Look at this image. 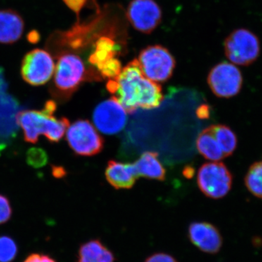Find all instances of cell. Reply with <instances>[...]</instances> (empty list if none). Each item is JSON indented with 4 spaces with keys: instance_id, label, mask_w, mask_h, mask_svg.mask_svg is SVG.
<instances>
[{
    "instance_id": "6da1fadb",
    "label": "cell",
    "mask_w": 262,
    "mask_h": 262,
    "mask_svg": "<svg viewBox=\"0 0 262 262\" xmlns=\"http://www.w3.org/2000/svg\"><path fill=\"white\" fill-rule=\"evenodd\" d=\"M106 89L129 114L158 107L163 99L161 86L144 76L138 59L127 63L116 78L108 80Z\"/></svg>"
},
{
    "instance_id": "7a4b0ae2",
    "label": "cell",
    "mask_w": 262,
    "mask_h": 262,
    "mask_svg": "<svg viewBox=\"0 0 262 262\" xmlns=\"http://www.w3.org/2000/svg\"><path fill=\"white\" fill-rule=\"evenodd\" d=\"M56 110V103L49 101L42 111L30 110L19 113L18 125L24 131L26 141L34 144L40 135H44L52 142L61 140L70 126V121L67 118L57 119L53 116Z\"/></svg>"
},
{
    "instance_id": "3957f363",
    "label": "cell",
    "mask_w": 262,
    "mask_h": 262,
    "mask_svg": "<svg viewBox=\"0 0 262 262\" xmlns=\"http://www.w3.org/2000/svg\"><path fill=\"white\" fill-rule=\"evenodd\" d=\"M225 53L229 61L234 64L247 67L257 60L261 45L257 36L246 29L233 31L226 38Z\"/></svg>"
},
{
    "instance_id": "277c9868",
    "label": "cell",
    "mask_w": 262,
    "mask_h": 262,
    "mask_svg": "<svg viewBox=\"0 0 262 262\" xmlns=\"http://www.w3.org/2000/svg\"><path fill=\"white\" fill-rule=\"evenodd\" d=\"M144 76L153 82H165L173 75L176 61L167 48L159 45L148 46L138 58Z\"/></svg>"
},
{
    "instance_id": "5b68a950",
    "label": "cell",
    "mask_w": 262,
    "mask_h": 262,
    "mask_svg": "<svg viewBox=\"0 0 262 262\" xmlns=\"http://www.w3.org/2000/svg\"><path fill=\"white\" fill-rule=\"evenodd\" d=\"M4 72L0 69V153L16 137L20 106L18 100L8 91Z\"/></svg>"
},
{
    "instance_id": "8992f818",
    "label": "cell",
    "mask_w": 262,
    "mask_h": 262,
    "mask_svg": "<svg viewBox=\"0 0 262 262\" xmlns=\"http://www.w3.org/2000/svg\"><path fill=\"white\" fill-rule=\"evenodd\" d=\"M232 173L223 163L203 164L198 170V185L202 192L212 199L225 198L232 186Z\"/></svg>"
},
{
    "instance_id": "52a82bcc",
    "label": "cell",
    "mask_w": 262,
    "mask_h": 262,
    "mask_svg": "<svg viewBox=\"0 0 262 262\" xmlns=\"http://www.w3.org/2000/svg\"><path fill=\"white\" fill-rule=\"evenodd\" d=\"M86 77L85 67L80 57L73 53H64L59 57L53 81L60 93L70 95L75 92Z\"/></svg>"
},
{
    "instance_id": "ba28073f",
    "label": "cell",
    "mask_w": 262,
    "mask_h": 262,
    "mask_svg": "<svg viewBox=\"0 0 262 262\" xmlns=\"http://www.w3.org/2000/svg\"><path fill=\"white\" fill-rule=\"evenodd\" d=\"M67 140L76 154L94 156L102 151L103 139L96 127L88 120H80L67 128Z\"/></svg>"
},
{
    "instance_id": "9c48e42d",
    "label": "cell",
    "mask_w": 262,
    "mask_h": 262,
    "mask_svg": "<svg viewBox=\"0 0 262 262\" xmlns=\"http://www.w3.org/2000/svg\"><path fill=\"white\" fill-rule=\"evenodd\" d=\"M208 85L219 98H229L241 92L244 83L242 73L233 63L223 61L214 66L208 75Z\"/></svg>"
},
{
    "instance_id": "30bf717a",
    "label": "cell",
    "mask_w": 262,
    "mask_h": 262,
    "mask_svg": "<svg viewBox=\"0 0 262 262\" xmlns=\"http://www.w3.org/2000/svg\"><path fill=\"white\" fill-rule=\"evenodd\" d=\"M55 65L53 57L42 49L32 50L24 56L20 73L24 80L33 86L47 83L54 75Z\"/></svg>"
},
{
    "instance_id": "8fae6325",
    "label": "cell",
    "mask_w": 262,
    "mask_h": 262,
    "mask_svg": "<svg viewBox=\"0 0 262 262\" xmlns=\"http://www.w3.org/2000/svg\"><path fill=\"white\" fill-rule=\"evenodd\" d=\"M95 127L106 135H115L127 123V112L115 97L100 103L93 114Z\"/></svg>"
},
{
    "instance_id": "7c38bea8",
    "label": "cell",
    "mask_w": 262,
    "mask_h": 262,
    "mask_svg": "<svg viewBox=\"0 0 262 262\" xmlns=\"http://www.w3.org/2000/svg\"><path fill=\"white\" fill-rule=\"evenodd\" d=\"M128 21L134 29L150 34L162 20V10L155 0H132L126 11Z\"/></svg>"
},
{
    "instance_id": "4fadbf2b",
    "label": "cell",
    "mask_w": 262,
    "mask_h": 262,
    "mask_svg": "<svg viewBox=\"0 0 262 262\" xmlns=\"http://www.w3.org/2000/svg\"><path fill=\"white\" fill-rule=\"evenodd\" d=\"M188 237L203 252L215 254L220 251L223 239L220 230L206 222H192L188 229Z\"/></svg>"
},
{
    "instance_id": "5bb4252c",
    "label": "cell",
    "mask_w": 262,
    "mask_h": 262,
    "mask_svg": "<svg viewBox=\"0 0 262 262\" xmlns=\"http://www.w3.org/2000/svg\"><path fill=\"white\" fill-rule=\"evenodd\" d=\"M106 180L116 189H128L139 179L134 163H122L110 160L105 171Z\"/></svg>"
},
{
    "instance_id": "9a60e30c",
    "label": "cell",
    "mask_w": 262,
    "mask_h": 262,
    "mask_svg": "<svg viewBox=\"0 0 262 262\" xmlns=\"http://www.w3.org/2000/svg\"><path fill=\"white\" fill-rule=\"evenodd\" d=\"M24 21L13 10H0V43L13 44L21 37Z\"/></svg>"
},
{
    "instance_id": "2e32d148",
    "label": "cell",
    "mask_w": 262,
    "mask_h": 262,
    "mask_svg": "<svg viewBox=\"0 0 262 262\" xmlns=\"http://www.w3.org/2000/svg\"><path fill=\"white\" fill-rule=\"evenodd\" d=\"M138 177H144L155 180H165L166 171L160 163L158 154L155 151H146L134 163Z\"/></svg>"
},
{
    "instance_id": "e0dca14e",
    "label": "cell",
    "mask_w": 262,
    "mask_h": 262,
    "mask_svg": "<svg viewBox=\"0 0 262 262\" xmlns=\"http://www.w3.org/2000/svg\"><path fill=\"white\" fill-rule=\"evenodd\" d=\"M78 262H115L113 251L99 239H91L82 244L78 251Z\"/></svg>"
},
{
    "instance_id": "ac0fdd59",
    "label": "cell",
    "mask_w": 262,
    "mask_h": 262,
    "mask_svg": "<svg viewBox=\"0 0 262 262\" xmlns=\"http://www.w3.org/2000/svg\"><path fill=\"white\" fill-rule=\"evenodd\" d=\"M120 53V47L116 41L111 37L102 36L95 43L94 51L89 57V62L96 69L106 63L117 58Z\"/></svg>"
},
{
    "instance_id": "d6986e66",
    "label": "cell",
    "mask_w": 262,
    "mask_h": 262,
    "mask_svg": "<svg viewBox=\"0 0 262 262\" xmlns=\"http://www.w3.org/2000/svg\"><path fill=\"white\" fill-rule=\"evenodd\" d=\"M196 146L198 151L207 160L220 162L225 158L210 126L202 130L199 134L196 139Z\"/></svg>"
},
{
    "instance_id": "ffe728a7",
    "label": "cell",
    "mask_w": 262,
    "mask_h": 262,
    "mask_svg": "<svg viewBox=\"0 0 262 262\" xmlns=\"http://www.w3.org/2000/svg\"><path fill=\"white\" fill-rule=\"evenodd\" d=\"M210 127L225 158L233 154L237 146V138L234 131L225 125H213Z\"/></svg>"
},
{
    "instance_id": "44dd1931",
    "label": "cell",
    "mask_w": 262,
    "mask_h": 262,
    "mask_svg": "<svg viewBox=\"0 0 262 262\" xmlns=\"http://www.w3.org/2000/svg\"><path fill=\"white\" fill-rule=\"evenodd\" d=\"M245 185L253 196L262 199V160L255 162L248 168Z\"/></svg>"
},
{
    "instance_id": "7402d4cb",
    "label": "cell",
    "mask_w": 262,
    "mask_h": 262,
    "mask_svg": "<svg viewBox=\"0 0 262 262\" xmlns=\"http://www.w3.org/2000/svg\"><path fill=\"white\" fill-rule=\"evenodd\" d=\"M18 247L13 239L8 236L0 237V262H12L16 257Z\"/></svg>"
},
{
    "instance_id": "603a6c76",
    "label": "cell",
    "mask_w": 262,
    "mask_h": 262,
    "mask_svg": "<svg viewBox=\"0 0 262 262\" xmlns=\"http://www.w3.org/2000/svg\"><path fill=\"white\" fill-rule=\"evenodd\" d=\"M121 62L117 58H113L97 69L99 75L108 80H113L120 75L122 70Z\"/></svg>"
},
{
    "instance_id": "cb8c5ba5",
    "label": "cell",
    "mask_w": 262,
    "mask_h": 262,
    "mask_svg": "<svg viewBox=\"0 0 262 262\" xmlns=\"http://www.w3.org/2000/svg\"><path fill=\"white\" fill-rule=\"evenodd\" d=\"M47 152L41 148H31L27 153V162L34 168H42L48 163Z\"/></svg>"
},
{
    "instance_id": "d4e9b609",
    "label": "cell",
    "mask_w": 262,
    "mask_h": 262,
    "mask_svg": "<svg viewBox=\"0 0 262 262\" xmlns=\"http://www.w3.org/2000/svg\"><path fill=\"white\" fill-rule=\"evenodd\" d=\"M12 208L6 196L0 194V225L6 223L10 220Z\"/></svg>"
},
{
    "instance_id": "484cf974",
    "label": "cell",
    "mask_w": 262,
    "mask_h": 262,
    "mask_svg": "<svg viewBox=\"0 0 262 262\" xmlns=\"http://www.w3.org/2000/svg\"><path fill=\"white\" fill-rule=\"evenodd\" d=\"M66 5L75 12L77 16L79 17L81 10L83 9L84 6L87 5L89 0H63Z\"/></svg>"
},
{
    "instance_id": "4316f807",
    "label": "cell",
    "mask_w": 262,
    "mask_h": 262,
    "mask_svg": "<svg viewBox=\"0 0 262 262\" xmlns=\"http://www.w3.org/2000/svg\"><path fill=\"white\" fill-rule=\"evenodd\" d=\"M144 262H178V261L168 253H156L149 256Z\"/></svg>"
},
{
    "instance_id": "83f0119b",
    "label": "cell",
    "mask_w": 262,
    "mask_h": 262,
    "mask_svg": "<svg viewBox=\"0 0 262 262\" xmlns=\"http://www.w3.org/2000/svg\"><path fill=\"white\" fill-rule=\"evenodd\" d=\"M24 262H56L53 258L42 253H32Z\"/></svg>"
},
{
    "instance_id": "f1b7e54d",
    "label": "cell",
    "mask_w": 262,
    "mask_h": 262,
    "mask_svg": "<svg viewBox=\"0 0 262 262\" xmlns=\"http://www.w3.org/2000/svg\"><path fill=\"white\" fill-rule=\"evenodd\" d=\"M198 116L200 118L206 119L210 116V107L207 105H203L201 107L198 108Z\"/></svg>"
},
{
    "instance_id": "f546056e",
    "label": "cell",
    "mask_w": 262,
    "mask_h": 262,
    "mask_svg": "<svg viewBox=\"0 0 262 262\" xmlns=\"http://www.w3.org/2000/svg\"><path fill=\"white\" fill-rule=\"evenodd\" d=\"M27 39H28L29 42L36 44L40 39V34L37 30L31 31L27 35Z\"/></svg>"
},
{
    "instance_id": "4dcf8cb0",
    "label": "cell",
    "mask_w": 262,
    "mask_h": 262,
    "mask_svg": "<svg viewBox=\"0 0 262 262\" xmlns=\"http://www.w3.org/2000/svg\"><path fill=\"white\" fill-rule=\"evenodd\" d=\"M183 173H184V177H187V178H192L193 175H194V169L192 167H187V168H184Z\"/></svg>"
},
{
    "instance_id": "1f68e13d",
    "label": "cell",
    "mask_w": 262,
    "mask_h": 262,
    "mask_svg": "<svg viewBox=\"0 0 262 262\" xmlns=\"http://www.w3.org/2000/svg\"><path fill=\"white\" fill-rule=\"evenodd\" d=\"M53 175H54L55 177H58V178H61V177H63V175L65 174L64 170H63V168H56V167L53 168Z\"/></svg>"
}]
</instances>
